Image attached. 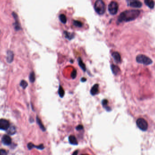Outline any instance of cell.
<instances>
[{
  "instance_id": "cb8c5ba5",
  "label": "cell",
  "mask_w": 155,
  "mask_h": 155,
  "mask_svg": "<svg viewBox=\"0 0 155 155\" xmlns=\"http://www.w3.org/2000/svg\"><path fill=\"white\" fill-rule=\"evenodd\" d=\"M20 85L23 89H25L28 86V83L27 81L25 80H22L20 83Z\"/></svg>"
},
{
  "instance_id": "6da1fadb",
  "label": "cell",
  "mask_w": 155,
  "mask_h": 155,
  "mask_svg": "<svg viewBox=\"0 0 155 155\" xmlns=\"http://www.w3.org/2000/svg\"><path fill=\"white\" fill-rule=\"evenodd\" d=\"M140 11L137 10L125 11L121 12L118 18L119 22H129L136 19L140 15Z\"/></svg>"
},
{
  "instance_id": "ba28073f",
  "label": "cell",
  "mask_w": 155,
  "mask_h": 155,
  "mask_svg": "<svg viewBox=\"0 0 155 155\" xmlns=\"http://www.w3.org/2000/svg\"><path fill=\"white\" fill-rule=\"evenodd\" d=\"M99 92V85L98 83L95 84L91 88L90 94L92 96H95L98 94Z\"/></svg>"
},
{
  "instance_id": "f546056e",
  "label": "cell",
  "mask_w": 155,
  "mask_h": 155,
  "mask_svg": "<svg viewBox=\"0 0 155 155\" xmlns=\"http://www.w3.org/2000/svg\"><path fill=\"white\" fill-rule=\"evenodd\" d=\"M78 154V151H74L72 155H77Z\"/></svg>"
},
{
  "instance_id": "2e32d148",
  "label": "cell",
  "mask_w": 155,
  "mask_h": 155,
  "mask_svg": "<svg viewBox=\"0 0 155 155\" xmlns=\"http://www.w3.org/2000/svg\"><path fill=\"white\" fill-rule=\"evenodd\" d=\"M64 34L65 35V37L67 39L69 40H70L74 39V33L68 32V31H64Z\"/></svg>"
},
{
  "instance_id": "52a82bcc",
  "label": "cell",
  "mask_w": 155,
  "mask_h": 155,
  "mask_svg": "<svg viewBox=\"0 0 155 155\" xmlns=\"http://www.w3.org/2000/svg\"><path fill=\"white\" fill-rule=\"evenodd\" d=\"M10 126V122L8 120L4 119H0V130H7Z\"/></svg>"
},
{
  "instance_id": "277c9868",
  "label": "cell",
  "mask_w": 155,
  "mask_h": 155,
  "mask_svg": "<svg viewBox=\"0 0 155 155\" xmlns=\"http://www.w3.org/2000/svg\"><path fill=\"white\" fill-rule=\"evenodd\" d=\"M136 124L137 127L140 129V130L143 131H146L148 130V122L144 118H138L136 120Z\"/></svg>"
},
{
  "instance_id": "7a4b0ae2",
  "label": "cell",
  "mask_w": 155,
  "mask_h": 155,
  "mask_svg": "<svg viewBox=\"0 0 155 155\" xmlns=\"http://www.w3.org/2000/svg\"><path fill=\"white\" fill-rule=\"evenodd\" d=\"M95 11L99 15H103L106 11V6L102 0H97L95 2Z\"/></svg>"
},
{
  "instance_id": "7c38bea8",
  "label": "cell",
  "mask_w": 155,
  "mask_h": 155,
  "mask_svg": "<svg viewBox=\"0 0 155 155\" xmlns=\"http://www.w3.org/2000/svg\"><path fill=\"white\" fill-rule=\"evenodd\" d=\"M28 148L29 150H31L33 148H36L37 149H40V150H43L45 148V147L44 146L43 144H40L39 146H36L34 145V144H33L32 143H29L28 144Z\"/></svg>"
},
{
  "instance_id": "ac0fdd59",
  "label": "cell",
  "mask_w": 155,
  "mask_h": 155,
  "mask_svg": "<svg viewBox=\"0 0 155 155\" xmlns=\"http://www.w3.org/2000/svg\"><path fill=\"white\" fill-rule=\"evenodd\" d=\"M58 94L61 98H63L64 97L65 94V92L63 88L61 85H59V89H58Z\"/></svg>"
},
{
  "instance_id": "e0dca14e",
  "label": "cell",
  "mask_w": 155,
  "mask_h": 155,
  "mask_svg": "<svg viewBox=\"0 0 155 155\" xmlns=\"http://www.w3.org/2000/svg\"><path fill=\"white\" fill-rule=\"evenodd\" d=\"M36 121H37V122L38 123V125L39 126L40 128L44 132L46 131V129L45 128V127H44V126L43 125L42 121H41V120L39 118V117H38V116H37L36 117Z\"/></svg>"
},
{
  "instance_id": "ffe728a7",
  "label": "cell",
  "mask_w": 155,
  "mask_h": 155,
  "mask_svg": "<svg viewBox=\"0 0 155 155\" xmlns=\"http://www.w3.org/2000/svg\"><path fill=\"white\" fill-rule=\"evenodd\" d=\"M13 53L11 51H8V52L7 58V60L8 62L11 63L12 62V61H13Z\"/></svg>"
},
{
  "instance_id": "8992f818",
  "label": "cell",
  "mask_w": 155,
  "mask_h": 155,
  "mask_svg": "<svg viewBox=\"0 0 155 155\" xmlns=\"http://www.w3.org/2000/svg\"><path fill=\"white\" fill-rule=\"evenodd\" d=\"M128 6L134 8L141 7L142 6V3L139 0H126Z\"/></svg>"
},
{
  "instance_id": "7402d4cb",
  "label": "cell",
  "mask_w": 155,
  "mask_h": 155,
  "mask_svg": "<svg viewBox=\"0 0 155 155\" xmlns=\"http://www.w3.org/2000/svg\"><path fill=\"white\" fill-rule=\"evenodd\" d=\"M29 80L31 83H34L35 80V76L34 72L30 73V74L29 76Z\"/></svg>"
},
{
  "instance_id": "3957f363",
  "label": "cell",
  "mask_w": 155,
  "mask_h": 155,
  "mask_svg": "<svg viewBox=\"0 0 155 155\" xmlns=\"http://www.w3.org/2000/svg\"><path fill=\"white\" fill-rule=\"evenodd\" d=\"M136 62L144 65H149L152 64V61L149 57L143 54H139L136 57Z\"/></svg>"
},
{
  "instance_id": "9a60e30c",
  "label": "cell",
  "mask_w": 155,
  "mask_h": 155,
  "mask_svg": "<svg viewBox=\"0 0 155 155\" xmlns=\"http://www.w3.org/2000/svg\"><path fill=\"white\" fill-rule=\"evenodd\" d=\"M78 64H79V65L80 68L83 70V72H85L86 70V65L84 64L83 61L81 58H79L78 59Z\"/></svg>"
},
{
  "instance_id": "d6986e66",
  "label": "cell",
  "mask_w": 155,
  "mask_h": 155,
  "mask_svg": "<svg viewBox=\"0 0 155 155\" xmlns=\"http://www.w3.org/2000/svg\"><path fill=\"white\" fill-rule=\"evenodd\" d=\"M7 133L10 135H13L15 133L16 129L15 127L14 126H10L7 130Z\"/></svg>"
},
{
  "instance_id": "5bb4252c",
  "label": "cell",
  "mask_w": 155,
  "mask_h": 155,
  "mask_svg": "<svg viewBox=\"0 0 155 155\" xmlns=\"http://www.w3.org/2000/svg\"><path fill=\"white\" fill-rule=\"evenodd\" d=\"M144 3L151 9L155 7V2L153 0H144Z\"/></svg>"
},
{
  "instance_id": "4dcf8cb0",
  "label": "cell",
  "mask_w": 155,
  "mask_h": 155,
  "mask_svg": "<svg viewBox=\"0 0 155 155\" xmlns=\"http://www.w3.org/2000/svg\"><path fill=\"white\" fill-rule=\"evenodd\" d=\"M70 62H71V63H73V61H70Z\"/></svg>"
},
{
  "instance_id": "83f0119b",
  "label": "cell",
  "mask_w": 155,
  "mask_h": 155,
  "mask_svg": "<svg viewBox=\"0 0 155 155\" xmlns=\"http://www.w3.org/2000/svg\"><path fill=\"white\" fill-rule=\"evenodd\" d=\"M0 155H7V153L4 149H0Z\"/></svg>"
},
{
  "instance_id": "484cf974",
  "label": "cell",
  "mask_w": 155,
  "mask_h": 155,
  "mask_svg": "<svg viewBox=\"0 0 155 155\" xmlns=\"http://www.w3.org/2000/svg\"><path fill=\"white\" fill-rule=\"evenodd\" d=\"M77 73L76 70L75 69L74 70H73V71L71 73V76L73 79H75L76 77H77Z\"/></svg>"
},
{
  "instance_id": "603a6c76",
  "label": "cell",
  "mask_w": 155,
  "mask_h": 155,
  "mask_svg": "<svg viewBox=\"0 0 155 155\" xmlns=\"http://www.w3.org/2000/svg\"><path fill=\"white\" fill-rule=\"evenodd\" d=\"M73 24L74 26L78 27H81L83 26V23L79 20H74L73 21Z\"/></svg>"
},
{
  "instance_id": "d4e9b609",
  "label": "cell",
  "mask_w": 155,
  "mask_h": 155,
  "mask_svg": "<svg viewBox=\"0 0 155 155\" xmlns=\"http://www.w3.org/2000/svg\"><path fill=\"white\" fill-rule=\"evenodd\" d=\"M108 101L107 99H103L102 101V106L104 108H106V107L108 106Z\"/></svg>"
},
{
  "instance_id": "9c48e42d",
  "label": "cell",
  "mask_w": 155,
  "mask_h": 155,
  "mask_svg": "<svg viewBox=\"0 0 155 155\" xmlns=\"http://www.w3.org/2000/svg\"><path fill=\"white\" fill-rule=\"evenodd\" d=\"M112 56L114 58V61L116 63H120L121 62V57L120 54L117 52H113Z\"/></svg>"
},
{
  "instance_id": "44dd1931",
  "label": "cell",
  "mask_w": 155,
  "mask_h": 155,
  "mask_svg": "<svg viewBox=\"0 0 155 155\" xmlns=\"http://www.w3.org/2000/svg\"><path fill=\"white\" fill-rule=\"evenodd\" d=\"M60 20H61V22L63 24H65L67 22V18L65 15L64 14H61V15L59 16Z\"/></svg>"
},
{
  "instance_id": "5b68a950",
  "label": "cell",
  "mask_w": 155,
  "mask_h": 155,
  "mask_svg": "<svg viewBox=\"0 0 155 155\" xmlns=\"http://www.w3.org/2000/svg\"><path fill=\"white\" fill-rule=\"evenodd\" d=\"M108 12L111 15H114L117 13L118 10V5L116 1H113L110 3L108 7Z\"/></svg>"
},
{
  "instance_id": "4fadbf2b",
  "label": "cell",
  "mask_w": 155,
  "mask_h": 155,
  "mask_svg": "<svg viewBox=\"0 0 155 155\" xmlns=\"http://www.w3.org/2000/svg\"><path fill=\"white\" fill-rule=\"evenodd\" d=\"M69 142L73 145H77L78 144V142L75 136L74 135H70L68 137Z\"/></svg>"
},
{
  "instance_id": "f1b7e54d",
  "label": "cell",
  "mask_w": 155,
  "mask_h": 155,
  "mask_svg": "<svg viewBox=\"0 0 155 155\" xmlns=\"http://www.w3.org/2000/svg\"><path fill=\"white\" fill-rule=\"evenodd\" d=\"M80 81H81V82L84 83V82H85L87 81V79L85 77H83L80 79Z\"/></svg>"
},
{
  "instance_id": "8fae6325",
  "label": "cell",
  "mask_w": 155,
  "mask_h": 155,
  "mask_svg": "<svg viewBox=\"0 0 155 155\" xmlns=\"http://www.w3.org/2000/svg\"><path fill=\"white\" fill-rule=\"evenodd\" d=\"M111 69L113 74L115 75H117V74H118L120 72V68L114 64L111 65Z\"/></svg>"
},
{
  "instance_id": "4316f807",
  "label": "cell",
  "mask_w": 155,
  "mask_h": 155,
  "mask_svg": "<svg viewBox=\"0 0 155 155\" xmlns=\"http://www.w3.org/2000/svg\"><path fill=\"white\" fill-rule=\"evenodd\" d=\"M83 129V126L82 125H78V126L76 127V129L78 131H80V130H82Z\"/></svg>"
},
{
  "instance_id": "30bf717a",
  "label": "cell",
  "mask_w": 155,
  "mask_h": 155,
  "mask_svg": "<svg viewBox=\"0 0 155 155\" xmlns=\"http://www.w3.org/2000/svg\"><path fill=\"white\" fill-rule=\"evenodd\" d=\"M2 142L5 145H9L12 143V139L8 135H5L2 138Z\"/></svg>"
}]
</instances>
